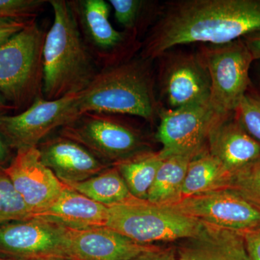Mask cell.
<instances>
[{
    "label": "cell",
    "instance_id": "cell-7",
    "mask_svg": "<svg viewBox=\"0 0 260 260\" xmlns=\"http://www.w3.org/2000/svg\"><path fill=\"white\" fill-rule=\"evenodd\" d=\"M200 53L209 72L210 106L219 117L235 112L251 85L253 58L243 39L222 45H203Z\"/></svg>",
    "mask_w": 260,
    "mask_h": 260
},
{
    "label": "cell",
    "instance_id": "cell-25",
    "mask_svg": "<svg viewBox=\"0 0 260 260\" xmlns=\"http://www.w3.org/2000/svg\"><path fill=\"white\" fill-rule=\"evenodd\" d=\"M116 21L124 31L138 39L140 30L146 23L150 3L143 0H110Z\"/></svg>",
    "mask_w": 260,
    "mask_h": 260
},
{
    "label": "cell",
    "instance_id": "cell-22",
    "mask_svg": "<svg viewBox=\"0 0 260 260\" xmlns=\"http://www.w3.org/2000/svg\"><path fill=\"white\" fill-rule=\"evenodd\" d=\"M164 160L159 152L149 151L113 166L124 179L132 196L147 200L149 190Z\"/></svg>",
    "mask_w": 260,
    "mask_h": 260
},
{
    "label": "cell",
    "instance_id": "cell-27",
    "mask_svg": "<svg viewBox=\"0 0 260 260\" xmlns=\"http://www.w3.org/2000/svg\"><path fill=\"white\" fill-rule=\"evenodd\" d=\"M234 115L244 129L260 143V93L252 84L236 109Z\"/></svg>",
    "mask_w": 260,
    "mask_h": 260
},
{
    "label": "cell",
    "instance_id": "cell-33",
    "mask_svg": "<svg viewBox=\"0 0 260 260\" xmlns=\"http://www.w3.org/2000/svg\"><path fill=\"white\" fill-rule=\"evenodd\" d=\"M15 153L16 151L10 146L0 134V169H4L9 166L14 158Z\"/></svg>",
    "mask_w": 260,
    "mask_h": 260
},
{
    "label": "cell",
    "instance_id": "cell-8",
    "mask_svg": "<svg viewBox=\"0 0 260 260\" xmlns=\"http://www.w3.org/2000/svg\"><path fill=\"white\" fill-rule=\"evenodd\" d=\"M78 28L100 70L134 57L141 43L134 36L119 31L110 20L111 5L105 0H70Z\"/></svg>",
    "mask_w": 260,
    "mask_h": 260
},
{
    "label": "cell",
    "instance_id": "cell-32",
    "mask_svg": "<svg viewBox=\"0 0 260 260\" xmlns=\"http://www.w3.org/2000/svg\"><path fill=\"white\" fill-rule=\"evenodd\" d=\"M253 60L260 61V30L248 34L242 38Z\"/></svg>",
    "mask_w": 260,
    "mask_h": 260
},
{
    "label": "cell",
    "instance_id": "cell-12",
    "mask_svg": "<svg viewBox=\"0 0 260 260\" xmlns=\"http://www.w3.org/2000/svg\"><path fill=\"white\" fill-rule=\"evenodd\" d=\"M203 223L241 233L260 229V210L229 188L186 197L169 205Z\"/></svg>",
    "mask_w": 260,
    "mask_h": 260
},
{
    "label": "cell",
    "instance_id": "cell-11",
    "mask_svg": "<svg viewBox=\"0 0 260 260\" xmlns=\"http://www.w3.org/2000/svg\"><path fill=\"white\" fill-rule=\"evenodd\" d=\"M158 116L156 139L162 145L158 152L164 159L174 155L194 156L204 150L210 129L219 118L210 104L160 109Z\"/></svg>",
    "mask_w": 260,
    "mask_h": 260
},
{
    "label": "cell",
    "instance_id": "cell-18",
    "mask_svg": "<svg viewBox=\"0 0 260 260\" xmlns=\"http://www.w3.org/2000/svg\"><path fill=\"white\" fill-rule=\"evenodd\" d=\"M34 217L49 219L69 229L105 227L108 207L89 199L65 184L56 201Z\"/></svg>",
    "mask_w": 260,
    "mask_h": 260
},
{
    "label": "cell",
    "instance_id": "cell-20",
    "mask_svg": "<svg viewBox=\"0 0 260 260\" xmlns=\"http://www.w3.org/2000/svg\"><path fill=\"white\" fill-rule=\"evenodd\" d=\"M230 174L208 148L189 161L182 189V198L228 187Z\"/></svg>",
    "mask_w": 260,
    "mask_h": 260
},
{
    "label": "cell",
    "instance_id": "cell-36",
    "mask_svg": "<svg viewBox=\"0 0 260 260\" xmlns=\"http://www.w3.org/2000/svg\"><path fill=\"white\" fill-rule=\"evenodd\" d=\"M36 260H75V259H71V258L61 257V258H49V259H36Z\"/></svg>",
    "mask_w": 260,
    "mask_h": 260
},
{
    "label": "cell",
    "instance_id": "cell-21",
    "mask_svg": "<svg viewBox=\"0 0 260 260\" xmlns=\"http://www.w3.org/2000/svg\"><path fill=\"white\" fill-rule=\"evenodd\" d=\"M194 156L174 155L164 159L159 168L147 200L154 204L172 205L182 199L188 165Z\"/></svg>",
    "mask_w": 260,
    "mask_h": 260
},
{
    "label": "cell",
    "instance_id": "cell-23",
    "mask_svg": "<svg viewBox=\"0 0 260 260\" xmlns=\"http://www.w3.org/2000/svg\"><path fill=\"white\" fill-rule=\"evenodd\" d=\"M68 186L89 199L107 207L133 198L124 179L114 166L86 180Z\"/></svg>",
    "mask_w": 260,
    "mask_h": 260
},
{
    "label": "cell",
    "instance_id": "cell-30",
    "mask_svg": "<svg viewBox=\"0 0 260 260\" xmlns=\"http://www.w3.org/2000/svg\"><path fill=\"white\" fill-rule=\"evenodd\" d=\"M131 260H178L175 247L160 248L153 246Z\"/></svg>",
    "mask_w": 260,
    "mask_h": 260
},
{
    "label": "cell",
    "instance_id": "cell-15",
    "mask_svg": "<svg viewBox=\"0 0 260 260\" xmlns=\"http://www.w3.org/2000/svg\"><path fill=\"white\" fill-rule=\"evenodd\" d=\"M37 148L43 162L66 185L86 180L112 167L83 145L60 135L46 138Z\"/></svg>",
    "mask_w": 260,
    "mask_h": 260
},
{
    "label": "cell",
    "instance_id": "cell-17",
    "mask_svg": "<svg viewBox=\"0 0 260 260\" xmlns=\"http://www.w3.org/2000/svg\"><path fill=\"white\" fill-rule=\"evenodd\" d=\"M207 148L230 175L260 159V143L244 129L234 113L215 121Z\"/></svg>",
    "mask_w": 260,
    "mask_h": 260
},
{
    "label": "cell",
    "instance_id": "cell-9",
    "mask_svg": "<svg viewBox=\"0 0 260 260\" xmlns=\"http://www.w3.org/2000/svg\"><path fill=\"white\" fill-rule=\"evenodd\" d=\"M78 115L77 94L54 101L40 97L23 112L0 115V134L15 151L37 147Z\"/></svg>",
    "mask_w": 260,
    "mask_h": 260
},
{
    "label": "cell",
    "instance_id": "cell-29",
    "mask_svg": "<svg viewBox=\"0 0 260 260\" xmlns=\"http://www.w3.org/2000/svg\"><path fill=\"white\" fill-rule=\"evenodd\" d=\"M32 20H0V46L21 31Z\"/></svg>",
    "mask_w": 260,
    "mask_h": 260
},
{
    "label": "cell",
    "instance_id": "cell-5",
    "mask_svg": "<svg viewBox=\"0 0 260 260\" xmlns=\"http://www.w3.org/2000/svg\"><path fill=\"white\" fill-rule=\"evenodd\" d=\"M203 223L169 205L133 198L108 207L106 226L143 245L181 241L198 235Z\"/></svg>",
    "mask_w": 260,
    "mask_h": 260
},
{
    "label": "cell",
    "instance_id": "cell-3",
    "mask_svg": "<svg viewBox=\"0 0 260 260\" xmlns=\"http://www.w3.org/2000/svg\"><path fill=\"white\" fill-rule=\"evenodd\" d=\"M150 61L140 56L100 70L88 88L77 94L79 114L99 112L132 115L153 121L159 108Z\"/></svg>",
    "mask_w": 260,
    "mask_h": 260
},
{
    "label": "cell",
    "instance_id": "cell-14",
    "mask_svg": "<svg viewBox=\"0 0 260 260\" xmlns=\"http://www.w3.org/2000/svg\"><path fill=\"white\" fill-rule=\"evenodd\" d=\"M4 171L31 212L32 218L48 209L65 186L43 162L37 147L19 149Z\"/></svg>",
    "mask_w": 260,
    "mask_h": 260
},
{
    "label": "cell",
    "instance_id": "cell-34",
    "mask_svg": "<svg viewBox=\"0 0 260 260\" xmlns=\"http://www.w3.org/2000/svg\"><path fill=\"white\" fill-rule=\"evenodd\" d=\"M13 113H14V111H13V107L0 92V115L11 114Z\"/></svg>",
    "mask_w": 260,
    "mask_h": 260
},
{
    "label": "cell",
    "instance_id": "cell-35",
    "mask_svg": "<svg viewBox=\"0 0 260 260\" xmlns=\"http://www.w3.org/2000/svg\"><path fill=\"white\" fill-rule=\"evenodd\" d=\"M176 250H177L178 260H194L189 251L179 243L177 247L176 248Z\"/></svg>",
    "mask_w": 260,
    "mask_h": 260
},
{
    "label": "cell",
    "instance_id": "cell-19",
    "mask_svg": "<svg viewBox=\"0 0 260 260\" xmlns=\"http://www.w3.org/2000/svg\"><path fill=\"white\" fill-rule=\"evenodd\" d=\"M179 244L194 260H251L243 233L208 223H203L198 235Z\"/></svg>",
    "mask_w": 260,
    "mask_h": 260
},
{
    "label": "cell",
    "instance_id": "cell-28",
    "mask_svg": "<svg viewBox=\"0 0 260 260\" xmlns=\"http://www.w3.org/2000/svg\"><path fill=\"white\" fill-rule=\"evenodd\" d=\"M45 0H0V20H36Z\"/></svg>",
    "mask_w": 260,
    "mask_h": 260
},
{
    "label": "cell",
    "instance_id": "cell-2",
    "mask_svg": "<svg viewBox=\"0 0 260 260\" xmlns=\"http://www.w3.org/2000/svg\"><path fill=\"white\" fill-rule=\"evenodd\" d=\"M54 21L43 49V97L58 100L85 90L100 72L67 0H49Z\"/></svg>",
    "mask_w": 260,
    "mask_h": 260
},
{
    "label": "cell",
    "instance_id": "cell-10",
    "mask_svg": "<svg viewBox=\"0 0 260 260\" xmlns=\"http://www.w3.org/2000/svg\"><path fill=\"white\" fill-rule=\"evenodd\" d=\"M68 228L34 217L0 225V256L14 260L70 258Z\"/></svg>",
    "mask_w": 260,
    "mask_h": 260
},
{
    "label": "cell",
    "instance_id": "cell-1",
    "mask_svg": "<svg viewBox=\"0 0 260 260\" xmlns=\"http://www.w3.org/2000/svg\"><path fill=\"white\" fill-rule=\"evenodd\" d=\"M259 30L260 0L174 1L141 43L139 56L153 61L176 46L222 45Z\"/></svg>",
    "mask_w": 260,
    "mask_h": 260
},
{
    "label": "cell",
    "instance_id": "cell-4",
    "mask_svg": "<svg viewBox=\"0 0 260 260\" xmlns=\"http://www.w3.org/2000/svg\"><path fill=\"white\" fill-rule=\"evenodd\" d=\"M47 32L36 20L0 46V92L18 114L43 97Z\"/></svg>",
    "mask_w": 260,
    "mask_h": 260
},
{
    "label": "cell",
    "instance_id": "cell-16",
    "mask_svg": "<svg viewBox=\"0 0 260 260\" xmlns=\"http://www.w3.org/2000/svg\"><path fill=\"white\" fill-rule=\"evenodd\" d=\"M153 246L138 244L107 227L68 228V254L75 260H131Z\"/></svg>",
    "mask_w": 260,
    "mask_h": 260
},
{
    "label": "cell",
    "instance_id": "cell-6",
    "mask_svg": "<svg viewBox=\"0 0 260 260\" xmlns=\"http://www.w3.org/2000/svg\"><path fill=\"white\" fill-rule=\"evenodd\" d=\"M118 114L86 112L59 129V135L83 145L109 166L151 151L141 132Z\"/></svg>",
    "mask_w": 260,
    "mask_h": 260
},
{
    "label": "cell",
    "instance_id": "cell-37",
    "mask_svg": "<svg viewBox=\"0 0 260 260\" xmlns=\"http://www.w3.org/2000/svg\"><path fill=\"white\" fill-rule=\"evenodd\" d=\"M257 77H258V82H259V88H260V61L259 62V64H258ZM259 92L260 93V90H259Z\"/></svg>",
    "mask_w": 260,
    "mask_h": 260
},
{
    "label": "cell",
    "instance_id": "cell-24",
    "mask_svg": "<svg viewBox=\"0 0 260 260\" xmlns=\"http://www.w3.org/2000/svg\"><path fill=\"white\" fill-rule=\"evenodd\" d=\"M32 218L31 212L15 189L4 169H0V225Z\"/></svg>",
    "mask_w": 260,
    "mask_h": 260
},
{
    "label": "cell",
    "instance_id": "cell-26",
    "mask_svg": "<svg viewBox=\"0 0 260 260\" xmlns=\"http://www.w3.org/2000/svg\"><path fill=\"white\" fill-rule=\"evenodd\" d=\"M227 188L260 210V159L231 174Z\"/></svg>",
    "mask_w": 260,
    "mask_h": 260
},
{
    "label": "cell",
    "instance_id": "cell-31",
    "mask_svg": "<svg viewBox=\"0 0 260 260\" xmlns=\"http://www.w3.org/2000/svg\"><path fill=\"white\" fill-rule=\"evenodd\" d=\"M251 260H260V229L243 233Z\"/></svg>",
    "mask_w": 260,
    "mask_h": 260
},
{
    "label": "cell",
    "instance_id": "cell-38",
    "mask_svg": "<svg viewBox=\"0 0 260 260\" xmlns=\"http://www.w3.org/2000/svg\"><path fill=\"white\" fill-rule=\"evenodd\" d=\"M0 260H14V259H9V258H6V257H4V256H0Z\"/></svg>",
    "mask_w": 260,
    "mask_h": 260
},
{
    "label": "cell",
    "instance_id": "cell-13",
    "mask_svg": "<svg viewBox=\"0 0 260 260\" xmlns=\"http://www.w3.org/2000/svg\"><path fill=\"white\" fill-rule=\"evenodd\" d=\"M160 68V96L167 109L198 104H210L211 82L209 72L200 51L172 53Z\"/></svg>",
    "mask_w": 260,
    "mask_h": 260
}]
</instances>
